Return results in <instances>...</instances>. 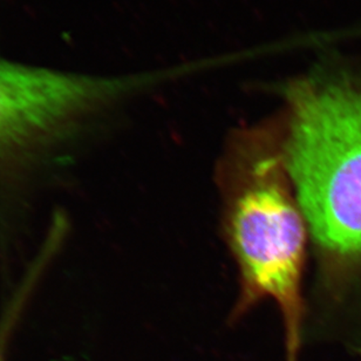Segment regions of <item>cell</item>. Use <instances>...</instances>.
I'll return each mask as SVG.
<instances>
[{"label": "cell", "instance_id": "6da1fadb", "mask_svg": "<svg viewBox=\"0 0 361 361\" xmlns=\"http://www.w3.org/2000/svg\"><path fill=\"white\" fill-rule=\"evenodd\" d=\"M285 167L334 268L361 271V75L312 74L288 93Z\"/></svg>", "mask_w": 361, "mask_h": 361}, {"label": "cell", "instance_id": "7a4b0ae2", "mask_svg": "<svg viewBox=\"0 0 361 361\" xmlns=\"http://www.w3.org/2000/svg\"><path fill=\"white\" fill-rule=\"evenodd\" d=\"M229 210V236L243 281L247 307L274 300L285 327L288 361L302 345L306 221L290 187L284 157L270 150L245 161Z\"/></svg>", "mask_w": 361, "mask_h": 361}, {"label": "cell", "instance_id": "3957f363", "mask_svg": "<svg viewBox=\"0 0 361 361\" xmlns=\"http://www.w3.org/2000/svg\"><path fill=\"white\" fill-rule=\"evenodd\" d=\"M147 81L0 60V157L58 141L101 107Z\"/></svg>", "mask_w": 361, "mask_h": 361}, {"label": "cell", "instance_id": "277c9868", "mask_svg": "<svg viewBox=\"0 0 361 361\" xmlns=\"http://www.w3.org/2000/svg\"><path fill=\"white\" fill-rule=\"evenodd\" d=\"M13 324V319L6 318L0 326V361H6L7 345H8V339H10Z\"/></svg>", "mask_w": 361, "mask_h": 361}]
</instances>
